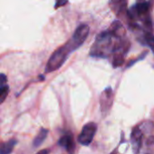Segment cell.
Instances as JSON below:
<instances>
[{
  "mask_svg": "<svg viewBox=\"0 0 154 154\" xmlns=\"http://www.w3.org/2000/svg\"><path fill=\"white\" fill-rule=\"evenodd\" d=\"M110 6L114 13L120 18L127 19V0H110Z\"/></svg>",
  "mask_w": 154,
  "mask_h": 154,
  "instance_id": "cell-7",
  "label": "cell"
},
{
  "mask_svg": "<svg viewBox=\"0 0 154 154\" xmlns=\"http://www.w3.org/2000/svg\"><path fill=\"white\" fill-rule=\"evenodd\" d=\"M48 152H49V151H47V150H42V151L39 152V153H48Z\"/></svg>",
  "mask_w": 154,
  "mask_h": 154,
  "instance_id": "cell-15",
  "label": "cell"
},
{
  "mask_svg": "<svg viewBox=\"0 0 154 154\" xmlns=\"http://www.w3.org/2000/svg\"><path fill=\"white\" fill-rule=\"evenodd\" d=\"M88 34H89V26L85 23L80 24L76 29L72 38L68 42L69 43V45L71 46L72 50L75 51L78 48H79L84 43V42L88 38Z\"/></svg>",
  "mask_w": 154,
  "mask_h": 154,
  "instance_id": "cell-4",
  "label": "cell"
},
{
  "mask_svg": "<svg viewBox=\"0 0 154 154\" xmlns=\"http://www.w3.org/2000/svg\"><path fill=\"white\" fill-rule=\"evenodd\" d=\"M8 92H9V88L7 85H4L0 87V104H2L5 100Z\"/></svg>",
  "mask_w": 154,
  "mask_h": 154,
  "instance_id": "cell-12",
  "label": "cell"
},
{
  "mask_svg": "<svg viewBox=\"0 0 154 154\" xmlns=\"http://www.w3.org/2000/svg\"><path fill=\"white\" fill-rule=\"evenodd\" d=\"M130 49V42L126 38V31L120 21H114L108 30L100 32L90 50V56L97 58H111L115 68L125 62V56Z\"/></svg>",
  "mask_w": 154,
  "mask_h": 154,
  "instance_id": "cell-1",
  "label": "cell"
},
{
  "mask_svg": "<svg viewBox=\"0 0 154 154\" xmlns=\"http://www.w3.org/2000/svg\"><path fill=\"white\" fill-rule=\"evenodd\" d=\"M6 81H7V78L5 74L1 73L0 74V87L1 86H4V85H6Z\"/></svg>",
  "mask_w": 154,
  "mask_h": 154,
  "instance_id": "cell-14",
  "label": "cell"
},
{
  "mask_svg": "<svg viewBox=\"0 0 154 154\" xmlns=\"http://www.w3.org/2000/svg\"><path fill=\"white\" fill-rule=\"evenodd\" d=\"M153 123L147 121V122H143L140 124L139 125L134 128L132 134H131V141L134 145L135 152H138L139 150L141 149L142 143H143V136H144V132L149 129H153Z\"/></svg>",
  "mask_w": 154,
  "mask_h": 154,
  "instance_id": "cell-3",
  "label": "cell"
},
{
  "mask_svg": "<svg viewBox=\"0 0 154 154\" xmlns=\"http://www.w3.org/2000/svg\"><path fill=\"white\" fill-rule=\"evenodd\" d=\"M142 42L148 45L154 52V35L152 31H146L143 32Z\"/></svg>",
  "mask_w": 154,
  "mask_h": 154,
  "instance_id": "cell-9",
  "label": "cell"
},
{
  "mask_svg": "<svg viewBox=\"0 0 154 154\" xmlns=\"http://www.w3.org/2000/svg\"><path fill=\"white\" fill-rule=\"evenodd\" d=\"M58 144L61 147H63L64 149H66V151L68 152H73L74 149H75V143L73 141V136L69 134L63 135L58 142Z\"/></svg>",
  "mask_w": 154,
  "mask_h": 154,
  "instance_id": "cell-8",
  "label": "cell"
},
{
  "mask_svg": "<svg viewBox=\"0 0 154 154\" xmlns=\"http://www.w3.org/2000/svg\"><path fill=\"white\" fill-rule=\"evenodd\" d=\"M72 51H73V50L69 42H67L65 45H63L60 48H59L58 50H56L47 62V65L45 68V72L50 73V72H53V71L59 69L64 64V62L68 59L69 55Z\"/></svg>",
  "mask_w": 154,
  "mask_h": 154,
  "instance_id": "cell-2",
  "label": "cell"
},
{
  "mask_svg": "<svg viewBox=\"0 0 154 154\" xmlns=\"http://www.w3.org/2000/svg\"><path fill=\"white\" fill-rule=\"evenodd\" d=\"M97 130V125L96 123L91 122L85 125L84 127L82 128L80 134L79 135V143L85 146L89 145L96 135Z\"/></svg>",
  "mask_w": 154,
  "mask_h": 154,
  "instance_id": "cell-5",
  "label": "cell"
},
{
  "mask_svg": "<svg viewBox=\"0 0 154 154\" xmlns=\"http://www.w3.org/2000/svg\"><path fill=\"white\" fill-rule=\"evenodd\" d=\"M48 133H49V130L48 129H45V128H42L39 132V134L36 135V137L34 138L33 140V143H32V145L33 147H39L43 142L44 140L46 139L47 135H48Z\"/></svg>",
  "mask_w": 154,
  "mask_h": 154,
  "instance_id": "cell-10",
  "label": "cell"
},
{
  "mask_svg": "<svg viewBox=\"0 0 154 154\" xmlns=\"http://www.w3.org/2000/svg\"><path fill=\"white\" fill-rule=\"evenodd\" d=\"M16 143H17V141L15 139H12V140L3 143L0 146V154H8L12 152V151Z\"/></svg>",
  "mask_w": 154,
  "mask_h": 154,
  "instance_id": "cell-11",
  "label": "cell"
},
{
  "mask_svg": "<svg viewBox=\"0 0 154 154\" xmlns=\"http://www.w3.org/2000/svg\"><path fill=\"white\" fill-rule=\"evenodd\" d=\"M68 3V0H56V3H55V5H54V8L55 9H58L65 5H67Z\"/></svg>",
  "mask_w": 154,
  "mask_h": 154,
  "instance_id": "cell-13",
  "label": "cell"
},
{
  "mask_svg": "<svg viewBox=\"0 0 154 154\" xmlns=\"http://www.w3.org/2000/svg\"><path fill=\"white\" fill-rule=\"evenodd\" d=\"M114 100V93L111 88H107L104 90L100 97V107L103 115H106L112 107Z\"/></svg>",
  "mask_w": 154,
  "mask_h": 154,
  "instance_id": "cell-6",
  "label": "cell"
}]
</instances>
